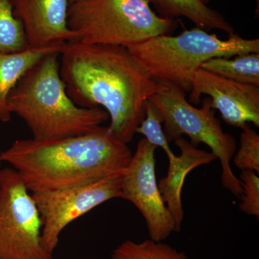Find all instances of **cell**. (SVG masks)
Listing matches in <instances>:
<instances>
[{"instance_id":"ffe728a7","label":"cell","mask_w":259,"mask_h":259,"mask_svg":"<svg viewBox=\"0 0 259 259\" xmlns=\"http://www.w3.org/2000/svg\"><path fill=\"white\" fill-rule=\"evenodd\" d=\"M258 174L252 170L241 171L242 194L239 208L242 212L259 218Z\"/></svg>"},{"instance_id":"5bb4252c","label":"cell","mask_w":259,"mask_h":259,"mask_svg":"<svg viewBox=\"0 0 259 259\" xmlns=\"http://www.w3.org/2000/svg\"><path fill=\"white\" fill-rule=\"evenodd\" d=\"M162 18L184 17L202 30H223L228 34L234 30L217 10L209 8L202 0H149Z\"/></svg>"},{"instance_id":"5b68a950","label":"cell","mask_w":259,"mask_h":259,"mask_svg":"<svg viewBox=\"0 0 259 259\" xmlns=\"http://www.w3.org/2000/svg\"><path fill=\"white\" fill-rule=\"evenodd\" d=\"M68 25L83 44L128 48L168 35L178 22L158 16L149 0H75L69 5Z\"/></svg>"},{"instance_id":"6da1fadb","label":"cell","mask_w":259,"mask_h":259,"mask_svg":"<svg viewBox=\"0 0 259 259\" xmlns=\"http://www.w3.org/2000/svg\"><path fill=\"white\" fill-rule=\"evenodd\" d=\"M60 74L70 98L79 107H101L110 133L127 144L146 115V102L165 84L155 79L128 49L120 46L64 44Z\"/></svg>"},{"instance_id":"7402d4cb","label":"cell","mask_w":259,"mask_h":259,"mask_svg":"<svg viewBox=\"0 0 259 259\" xmlns=\"http://www.w3.org/2000/svg\"><path fill=\"white\" fill-rule=\"evenodd\" d=\"M2 163H3V162L0 160V171H1L2 169Z\"/></svg>"},{"instance_id":"9c48e42d","label":"cell","mask_w":259,"mask_h":259,"mask_svg":"<svg viewBox=\"0 0 259 259\" xmlns=\"http://www.w3.org/2000/svg\"><path fill=\"white\" fill-rule=\"evenodd\" d=\"M156 148L146 139L140 140L122 175L120 198L139 209L146 221L150 239L159 242L176 232V228L156 181Z\"/></svg>"},{"instance_id":"7a4b0ae2","label":"cell","mask_w":259,"mask_h":259,"mask_svg":"<svg viewBox=\"0 0 259 259\" xmlns=\"http://www.w3.org/2000/svg\"><path fill=\"white\" fill-rule=\"evenodd\" d=\"M132 156L127 144L100 125L78 136L18 140L0 153V160L18 171L33 193L88 185L124 173Z\"/></svg>"},{"instance_id":"9a60e30c","label":"cell","mask_w":259,"mask_h":259,"mask_svg":"<svg viewBox=\"0 0 259 259\" xmlns=\"http://www.w3.org/2000/svg\"><path fill=\"white\" fill-rule=\"evenodd\" d=\"M200 68L237 82L259 87V54L256 53L236 56L233 59L212 58Z\"/></svg>"},{"instance_id":"603a6c76","label":"cell","mask_w":259,"mask_h":259,"mask_svg":"<svg viewBox=\"0 0 259 259\" xmlns=\"http://www.w3.org/2000/svg\"><path fill=\"white\" fill-rule=\"evenodd\" d=\"M75 0H69V3H73V2H74Z\"/></svg>"},{"instance_id":"52a82bcc","label":"cell","mask_w":259,"mask_h":259,"mask_svg":"<svg viewBox=\"0 0 259 259\" xmlns=\"http://www.w3.org/2000/svg\"><path fill=\"white\" fill-rule=\"evenodd\" d=\"M31 192L12 167L0 171V259H54L40 240L42 221Z\"/></svg>"},{"instance_id":"2e32d148","label":"cell","mask_w":259,"mask_h":259,"mask_svg":"<svg viewBox=\"0 0 259 259\" xmlns=\"http://www.w3.org/2000/svg\"><path fill=\"white\" fill-rule=\"evenodd\" d=\"M112 259H190L184 252L180 251L163 241L146 239L142 242L126 240L113 250Z\"/></svg>"},{"instance_id":"44dd1931","label":"cell","mask_w":259,"mask_h":259,"mask_svg":"<svg viewBox=\"0 0 259 259\" xmlns=\"http://www.w3.org/2000/svg\"><path fill=\"white\" fill-rule=\"evenodd\" d=\"M202 1H203L205 4H207V3H209V0H202Z\"/></svg>"},{"instance_id":"3957f363","label":"cell","mask_w":259,"mask_h":259,"mask_svg":"<svg viewBox=\"0 0 259 259\" xmlns=\"http://www.w3.org/2000/svg\"><path fill=\"white\" fill-rule=\"evenodd\" d=\"M60 54L42 56L10 94L12 113L25 122L36 141L87 134L109 119L101 107H79L70 98L60 74Z\"/></svg>"},{"instance_id":"ba28073f","label":"cell","mask_w":259,"mask_h":259,"mask_svg":"<svg viewBox=\"0 0 259 259\" xmlns=\"http://www.w3.org/2000/svg\"><path fill=\"white\" fill-rule=\"evenodd\" d=\"M122 175L64 190L31 193L41 218L44 249L54 255L61 232L70 223L110 199L120 198Z\"/></svg>"},{"instance_id":"30bf717a","label":"cell","mask_w":259,"mask_h":259,"mask_svg":"<svg viewBox=\"0 0 259 259\" xmlns=\"http://www.w3.org/2000/svg\"><path fill=\"white\" fill-rule=\"evenodd\" d=\"M190 102L200 103L202 95L210 99L211 106L228 125L242 128L245 124L259 126V87L237 82L203 69L194 73Z\"/></svg>"},{"instance_id":"8fae6325","label":"cell","mask_w":259,"mask_h":259,"mask_svg":"<svg viewBox=\"0 0 259 259\" xmlns=\"http://www.w3.org/2000/svg\"><path fill=\"white\" fill-rule=\"evenodd\" d=\"M23 25L30 49L63 45L78 40L68 25L69 0H10Z\"/></svg>"},{"instance_id":"277c9868","label":"cell","mask_w":259,"mask_h":259,"mask_svg":"<svg viewBox=\"0 0 259 259\" xmlns=\"http://www.w3.org/2000/svg\"><path fill=\"white\" fill-rule=\"evenodd\" d=\"M127 49L155 79L188 93L194 73L202 64L212 58L259 54V40L243 38L234 32L222 40L197 27L176 36L151 37Z\"/></svg>"},{"instance_id":"4fadbf2b","label":"cell","mask_w":259,"mask_h":259,"mask_svg":"<svg viewBox=\"0 0 259 259\" xmlns=\"http://www.w3.org/2000/svg\"><path fill=\"white\" fill-rule=\"evenodd\" d=\"M66 44V42H65ZM63 45L30 49L18 53H0V121L11 120L9 96L22 76L42 56L54 51H62Z\"/></svg>"},{"instance_id":"ac0fdd59","label":"cell","mask_w":259,"mask_h":259,"mask_svg":"<svg viewBox=\"0 0 259 259\" xmlns=\"http://www.w3.org/2000/svg\"><path fill=\"white\" fill-rule=\"evenodd\" d=\"M162 123L163 119L161 114L154 104L148 100L146 102V115L144 120L137 127L136 133L143 135L149 144L156 148H161L166 153L168 161H171L176 158V155L172 152L169 142L163 132Z\"/></svg>"},{"instance_id":"e0dca14e","label":"cell","mask_w":259,"mask_h":259,"mask_svg":"<svg viewBox=\"0 0 259 259\" xmlns=\"http://www.w3.org/2000/svg\"><path fill=\"white\" fill-rule=\"evenodd\" d=\"M29 49L23 25L15 18L10 0H0V53Z\"/></svg>"},{"instance_id":"7c38bea8","label":"cell","mask_w":259,"mask_h":259,"mask_svg":"<svg viewBox=\"0 0 259 259\" xmlns=\"http://www.w3.org/2000/svg\"><path fill=\"white\" fill-rule=\"evenodd\" d=\"M175 142L180 148V156L168 161L166 177L160 180L158 185L162 198L173 218L176 232H180L185 215L182 192L186 177L194 168L209 164L217 158L212 152L199 149L184 138L177 139Z\"/></svg>"},{"instance_id":"d6986e66","label":"cell","mask_w":259,"mask_h":259,"mask_svg":"<svg viewBox=\"0 0 259 259\" xmlns=\"http://www.w3.org/2000/svg\"><path fill=\"white\" fill-rule=\"evenodd\" d=\"M240 147L233 157L235 166L241 171L252 170L259 173V136L254 129L245 124L241 128Z\"/></svg>"},{"instance_id":"8992f818","label":"cell","mask_w":259,"mask_h":259,"mask_svg":"<svg viewBox=\"0 0 259 259\" xmlns=\"http://www.w3.org/2000/svg\"><path fill=\"white\" fill-rule=\"evenodd\" d=\"M161 91L150 97L161 114L164 123L163 132L168 142L186 135L190 143L197 146L207 145L219 160L221 183L236 197L242 194L241 182L232 171L231 162L236 152V140L223 131L221 121L206 97L201 108L193 106L186 99L185 91L171 83H164Z\"/></svg>"}]
</instances>
